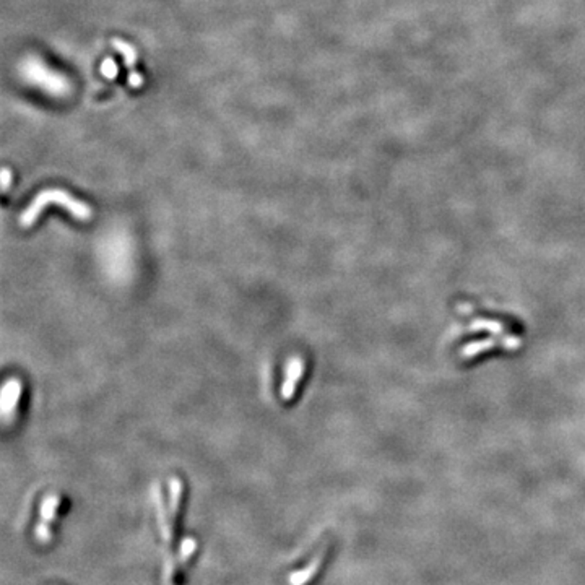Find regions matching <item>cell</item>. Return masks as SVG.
<instances>
[{
    "label": "cell",
    "instance_id": "6da1fadb",
    "mask_svg": "<svg viewBox=\"0 0 585 585\" xmlns=\"http://www.w3.org/2000/svg\"><path fill=\"white\" fill-rule=\"evenodd\" d=\"M47 205H60L64 210H67L70 215L75 218V220H80L83 223L90 221L94 217V212L92 207L87 205V203L82 201H78V198H75L72 194L67 192V190L47 189L37 194L35 201L30 203V207L22 213L20 226L25 228V230L31 228L37 221V218H40V215L44 212V208Z\"/></svg>",
    "mask_w": 585,
    "mask_h": 585
},
{
    "label": "cell",
    "instance_id": "7a4b0ae2",
    "mask_svg": "<svg viewBox=\"0 0 585 585\" xmlns=\"http://www.w3.org/2000/svg\"><path fill=\"white\" fill-rule=\"evenodd\" d=\"M20 74L25 82L44 90L51 96L64 98L72 92V83L69 82V78L57 70L47 67L46 62L41 60L40 57L31 56L22 60Z\"/></svg>",
    "mask_w": 585,
    "mask_h": 585
},
{
    "label": "cell",
    "instance_id": "3957f363",
    "mask_svg": "<svg viewBox=\"0 0 585 585\" xmlns=\"http://www.w3.org/2000/svg\"><path fill=\"white\" fill-rule=\"evenodd\" d=\"M59 507L60 496L57 493L47 494V496L42 499L40 507V518H37V524L35 527V539L37 543L47 545L54 539V535H52V524H54Z\"/></svg>",
    "mask_w": 585,
    "mask_h": 585
},
{
    "label": "cell",
    "instance_id": "277c9868",
    "mask_svg": "<svg viewBox=\"0 0 585 585\" xmlns=\"http://www.w3.org/2000/svg\"><path fill=\"white\" fill-rule=\"evenodd\" d=\"M23 392V384L22 380L18 379H8L2 387V393H0V413H2L3 425L10 426L13 421H15L17 408L18 403H20Z\"/></svg>",
    "mask_w": 585,
    "mask_h": 585
},
{
    "label": "cell",
    "instance_id": "5b68a950",
    "mask_svg": "<svg viewBox=\"0 0 585 585\" xmlns=\"http://www.w3.org/2000/svg\"><path fill=\"white\" fill-rule=\"evenodd\" d=\"M304 368H306V366H304V359L301 358V356H293V358H289L288 364H287V369H285V379H283V384H282V390H280L283 400L288 402L294 397L298 384L301 382V379H303Z\"/></svg>",
    "mask_w": 585,
    "mask_h": 585
},
{
    "label": "cell",
    "instance_id": "8992f818",
    "mask_svg": "<svg viewBox=\"0 0 585 585\" xmlns=\"http://www.w3.org/2000/svg\"><path fill=\"white\" fill-rule=\"evenodd\" d=\"M325 556H327V546H323V548L311 559V563H309L307 566H304L303 569L294 570V573L289 574L288 584L289 585H307L314 577H316L319 569L322 568Z\"/></svg>",
    "mask_w": 585,
    "mask_h": 585
},
{
    "label": "cell",
    "instance_id": "52a82bcc",
    "mask_svg": "<svg viewBox=\"0 0 585 585\" xmlns=\"http://www.w3.org/2000/svg\"><path fill=\"white\" fill-rule=\"evenodd\" d=\"M183 491H184V486H183V482L178 477H173L169 480V516L171 518H176L179 512V506H180V499H183Z\"/></svg>",
    "mask_w": 585,
    "mask_h": 585
},
{
    "label": "cell",
    "instance_id": "ba28073f",
    "mask_svg": "<svg viewBox=\"0 0 585 585\" xmlns=\"http://www.w3.org/2000/svg\"><path fill=\"white\" fill-rule=\"evenodd\" d=\"M112 46L116 47V49L122 54L124 62H126V67L134 69L135 62H137V59H139V54H137L135 47L132 44H128V42H126V41L117 40V37L112 41Z\"/></svg>",
    "mask_w": 585,
    "mask_h": 585
},
{
    "label": "cell",
    "instance_id": "9c48e42d",
    "mask_svg": "<svg viewBox=\"0 0 585 585\" xmlns=\"http://www.w3.org/2000/svg\"><path fill=\"white\" fill-rule=\"evenodd\" d=\"M195 551H197V540L192 539V536H185V539L180 541V548L178 554L180 568H184V566L187 564V561L195 554Z\"/></svg>",
    "mask_w": 585,
    "mask_h": 585
},
{
    "label": "cell",
    "instance_id": "30bf717a",
    "mask_svg": "<svg viewBox=\"0 0 585 585\" xmlns=\"http://www.w3.org/2000/svg\"><path fill=\"white\" fill-rule=\"evenodd\" d=\"M101 74L106 78H109V80H112L119 74V67H117L116 60H114L112 57H108V59L103 60V64H101Z\"/></svg>",
    "mask_w": 585,
    "mask_h": 585
},
{
    "label": "cell",
    "instance_id": "8fae6325",
    "mask_svg": "<svg viewBox=\"0 0 585 585\" xmlns=\"http://www.w3.org/2000/svg\"><path fill=\"white\" fill-rule=\"evenodd\" d=\"M144 82H145L144 75H140L139 72H132L130 75H128V85H130V87L140 88L142 85H144Z\"/></svg>",
    "mask_w": 585,
    "mask_h": 585
},
{
    "label": "cell",
    "instance_id": "7c38bea8",
    "mask_svg": "<svg viewBox=\"0 0 585 585\" xmlns=\"http://www.w3.org/2000/svg\"><path fill=\"white\" fill-rule=\"evenodd\" d=\"M12 184V173L8 168H3L2 169V190L3 192H7L8 187H10Z\"/></svg>",
    "mask_w": 585,
    "mask_h": 585
}]
</instances>
